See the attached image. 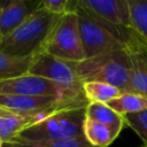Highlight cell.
I'll return each instance as SVG.
<instances>
[{
  "mask_svg": "<svg viewBox=\"0 0 147 147\" xmlns=\"http://www.w3.org/2000/svg\"><path fill=\"white\" fill-rule=\"evenodd\" d=\"M32 57H18L0 52V80L28 74Z\"/></svg>",
  "mask_w": 147,
  "mask_h": 147,
  "instance_id": "obj_19",
  "label": "cell"
},
{
  "mask_svg": "<svg viewBox=\"0 0 147 147\" xmlns=\"http://www.w3.org/2000/svg\"><path fill=\"white\" fill-rule=\"evenodd\" d=\"M83 134L93 147H108L118 137V133L109 126L88 117H85Z\"/></svg>",
  "mask_w": 147,
  "mask_h": 147,
  "instance_id": "obj_12",
  "label": "cell"
},
{
  "mask_svg": "<svg viewBox=\"0 0 147 147\" xmlns=\"http://www.w3.org/2000/svg\"><path fill=\"white\" fill-rule=\"evenodd\" d=\"M2 5H3V1H0V11H1V8H2Z\"/></svg>",
  "mask_w": 147,
  "mask_h": 147,
  "instance_id": "obj_23",
  "label": "cell"
},
{
  "mask_svg": "<svg viewBox=\"0 0 147 147\" xmlns=\"http://www.w3.org/2000/svg\"><path fill=\"white\" fill-rule=\"evenodd\" d=\"M83 92L88 103H103L108 105L110 101L122 94V92L103 82H86L83 83Z\"/></svg>",
  "mask_w": 147,
  "mask_h": 147,
  "instance_id": "obj_16",
  "label": "cell"
},
{
  "mask_svg": "<svg viewBox=\"0 0 147 147\" xmlns=\"http://www.w3.org/2000/svg\"><path fill=\"white\" fill-rule=\"evenodd\" d=\"M85 116L109 126L118 134L125 124L124 116L117 114L108 105L103 103H88L85 108Z\"/></svg>",
  "mask_w": 147,
  "mask_h": 147,
  "instance_id": "obj_14",
  "label": "cell"
},
{
  "mask_svg": "<svg viewBox=\"0 0 147 147\" xmlns=\"http://www.w3.org/2000/svg\"><path fill=\"white\" fill-rule=\"evenodd\" d=\"M71 64L82 83L103 82L117 87L122 93H131L130 60L125 47Z\"/></svg>",
  "mask_w": 147,
  "mask_h": 147,
  "instance_id": "obj_2",
  "label": "cell"
},
{
  "mask_svg": "<svg viewBox=\"0 0 147 147\" xmlns=\"http://www.w3.org/2000/svg\"><path fill=\"white\" fill-rule=\"evenodd\" d=\"M2 147H93L84 136L70 139H42L28 140L14 138L10 141L3 142Z\"/></svg>",
  "mask_w": 147,
  "mask_h": 147,
  "instance_id": "obj_15",
  "label": "cell"
},
{
  "mask_svg": "<svg viewBox=\"0 0 147 147\" xmlns=\"http://www.w3.org/2000/svg\"><path fill=\"white\" fill-rule=\"evenodd\" d=\"M141 147H147V145H142V146H141Z\"/></svg>",
  "mask_w": 147,
  "mask_h": 147,
  "instance_id": "obj_25",
  "label": "cell"
},
{
  "mask_svg": "<svg viewBox=\"0 0 147 147\" xmlns=\"http://www.w3.org/2000/svg\"><path fill=\"white\" fill-rule=\"evenodd\" d=\"M108 106L122 116L138 114L147 110V96L137 93H122Z\"/></svg>",
  "mask_w": 147,
  "mask_h": 147,
  "instance_id": "obj_17",
  "label": "cell"
},
{
  "mask_svg": "<svg viewBox=\"0 0 147 147\" xmlns=\"http://www.w3.org/2000/svg\"><path fill=\"white\" fill-rule=\"evenodd\" d=\"M10 114H11V113H9V111H7V110L0 108V116H7V115H10Z\"/></svg>",
  "mask_w": 147,
  "mask_h": 147,
  "instance_id": "obj_22",
  "label": "cell"
},
{
  "mask_svg": "<svg viewBox=\"0 0 147 147\" xmlns=\"http://www.w3.org/2000/svg\"><path fill=\"white\" fill-rule=\"evenodd\" d=\"M40 6V1L10 0L3 1L0 11V40L21 25Z\"/></svg>",
  "mask_w": 147,
  "mask_h": 147,
  "instance_id": "obj_11",
  "label": "cell"
},
{
  "mask_svg": "<svg viewBox=\"0 0 147 147\" xmlns=\"http://www.w3.org/2000/svg\"><path fill=\"white\" fill-rule=\"evenodd\" d=\"M132 31L147 47V0H129Z\"/></svg>",
  "mask_w": 147,
  "mask_h": 147,
  "instance_id": "obj_18",
  "label": "cell"
},
{
  "mask_svg": "<svg viewBox=\"0 0 147 147\" xmlns=\"http://www.w3.org/2000/svg\"><path fill=\"white\" fill-rule=\"evenodd\" d=\"M44 118L40 116H22L15 114L0 116V139L3 142L10 141L24 129Z\"/></svg>",
  "mask_w": 147,
  "mask_h": 147,
  "instance_id": "obj_13",
  "label": "cell"
},
{
  "mask_svg": "<svg viewBox=\"0 0 147 147\" xmlns=\"http://www.w3.org/2000/svg\"><path fill=\"white\" fill-rule=\"evenodd\" d=\"M87 101H75L55 96H28L16 94H0V108L22 116L47 117L57 111L86 108Z\"/></svg>",
  "mask_w": 147,
  "mask_h": 147,
  "instance_id": "obj_6",
  "label": "cell"
},
{
  "mask_svg": "<svg viewBox=\"0 0 147 147\" xmlns=\"http://www.w3.org/2000/svg\"><path fill=\"white\" fill-rule=\"evenodd\" d=\"M60 17L39 6L21 25L0 40V52L18 57L36 55L42 49Z\"/></svg>",
  "mask_w": 147,
  "mask_h": 147,
  "instance_id": "obj_1",
  "label": "cell"
},
{
  "mask_svg": "<svg viewBox=\"0 0 147 147\" xmlns=\"http://www.w3.org/2000/svg\"><path fill=\"white\" fill-rule=\"evenodd\" d=\"M40 6L54 15L62 16L68 13H75L78 8V0H45Z\"/></svg>",
  "mask_w": 147,
  "mask_h": 147,
  "instance_id": "obj_21",
  "label": "cell"
},
{
  "mask_svg": "<svg viewBox=\"0 0 147 147\" xmlns=\"http://www.w3.org/2000/svg\"><path fill=\"white\" fill-rule=\"evenodd\" d=\"M28 74L48 79L64 88L83 92V83L76 75L71 62L63 61L42 51L33 55Z\"/></svg>",
  "mask_w": 147,
  "mask_h": 147,
  "instance_id": "obj_8",
  "label": "cell"
},
{
  "mask_svg": "<svg viewBox=\"0 0 147 147\" xmlns=\"http://www.w3.org/2000/svg\"><path fill=\"white\" fill-rule=\"evenodd\" d=\"M76 13L78 16L79 32L85 59L124 48L125 45L134 37V32L132 30L117 28L105 22L83 8L79 2Z\"/></svg>",
  "mask_w": 147,
  "mask_h": 147,
  "instance_id": "obj_3",
  "label": "cell"
},
{
  "mask_svg": "<svg viewBox=\"0 0 147 147\" xmlns=\"http://www.w3.org/2000/svg\"><path fill=\"white\" fill-rule=\"evenodd\" d=\"M130 60V85L131 93L147 96V47L137 36L125 45Z\"/></svg>",
  "mask_w": 147,
  "mask_h": 147,
  "instance_id": "obj_10",
  "label": "cell"
},
{
  "mask_svg": "<svg viewBox=\"0 0 147 147\" xmlns=\"http://www.w3.org/2000/svg\"><path fill=\"white\" fill-rule=\"evenodd\" d=\"M85 108L68 109L52 114L44 119L28 126L15 138L28 140L70 139L84 136Z\"/></svg>",
  "mask_w": 147,
  "mask_h": 147,
  "instance_id": "obj_4",
  "label": "cell"
},
{
  "mask_svg": "<svg viewBox=\"0 0 147 147\" xmlns=\"http://www.w3.org/2000/svg\"><path fill=\"white\" fill-rule=\"evenodd\" d=\"M0 94H16V95H28V96H55L67 100L87 101L84 95V92H77L64 88L48 79L31 74H25L18 77L0 80Z\"/></svg>",
  "mask_w": 147,
  "mask_h": 147,
  "instance_id": "obj_7",
  "label": "cell"
},
{
  "mask_svg": "<svg viewBox=\"0 0 147 147\" xmlns=\"http://www.w3.org/2000/svg\"><path fill=\"white\" fill-rule=\"evenodd\" d=\"M2 146H3V141L0 139V147H2Z\"/></svg>",
  "mask_w": 147,
  "mask_h": 147,
  "instance_id": "obj_24",
  "label": "cell"
},
{
  "mask_svg": "<svg viewBox=\"0 0 147 147\" xmlns=\"http://www.w3.org/2000/svg\"><path fill=\"white\" fill-rule=\"evenodd\" d=\"M41 51L67 62H80L85 60L76 11L64 14L60 17Z\"/></svg>",
  "mask_w": 147,
  "mask_h": 147,
  "instance_id": "obj_5",
  "label": "cell"
},
{
  "mask_svg": "<svg viewBox=\"0 0 147 147\" xmlns=\"http://www.w3.org/2000/svg\"><path fill=\"white\" fill-rule=\"evenodd\" d=\"M124 123L138 134L144 145H147V110L124 116Z\"/></svg>",
  "mask_w": 147,
  "mask_h": 147,
  "instance_id": "obj_20",
  "label": "cell"
},
{
  "mask_svg": "<svg viewBox=\"0 0 147 147\" xmlns=\"http://www.w3.org/2000/svg\"><path fill=\"white\" fill-rule=\"evenodd\" d=\"M94 16L122 29L132 30L129 0H78Z\"/></svg>",
  "mask_w": 147,
  "mask_h": 147,
  "instance_id": "obj_9",
  "label": "cell"
}]
</instances>
